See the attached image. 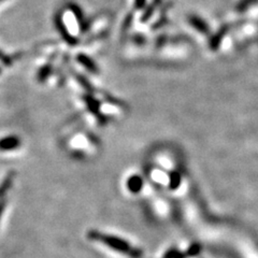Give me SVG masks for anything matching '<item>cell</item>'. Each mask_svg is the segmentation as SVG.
Wrapping results in <instances>:
<instances>
[{"instance_id":"obj_1","label":"cell","mask_w":258,"mask_h":258,"mask_svg":"<svg viewBox=\"0 0 258 258\" xmlns=\"http://www.w3.org/2000/svg\"><path fill=\"white\" fill-rule=\"evenodd\" d=\"M88 237L91 239H96V240H99L103 243H106L107 245H109L110 247H113L116 251L119 252H124L127 254H131L132 253V249L131 246H129L126 242H124L123 240H119L115 237H111V236H106V235H100L97 231H91L88 233Z\"/></svg>"},{"instance_id":"obj_2","label":"cell","mask_w":258,"mask_h":258,"mask_svg":"<svg viewBox=\"0 0 258 258\" xmlns=\"http://www.w3.org/2000/svg\"><path fill=\"white\" fill-rule=\"evenodd\" d=\"M21 147V139L18 136H8L0 139V151L8 152L19 149Z\"/></svg>"},{"instance_id":"obj_3","label":"cell","mask_w":258,"mask_h":258,"mask_svg":"<svg viewBox=\"0 0 258 258\" xmlns=\"http://www.w3.org/2000/svg\"><path fill=\"white\" fill-rule=\"evenodd\" d=\"M14 176H15V173L13 171L6 176V179L4 180L2 185H0V198H3L6 195V192L11 188Z\"/></svg>"},{"instance_id":"obj_4","label":"cell","mask_w":258,"mask_h":258,"mask_svg":"<svg viewBox=\"0 0 258 258\" xmlns=\"http://www.w3.org/2000/svg\"><path fill=\"white\" fill-rule=\"evenodd\" d=\"M78 60L80 61L81 64H83V66H84L87 70H90L91 72H93V74H96V72L98 71V70H97L96 63H95L90 57H88V56L81 54V55L78 56Z\"/></svg>"},{"instance_id":"obj_5","label":"cell","mask_w":258,"mask_h":258,"mask_svg":"<svg viewBox=\"0 0 258 258\" xmlns=\"http://www.w3.org/2000/svg\"><path fill=\"white\" fill-rule=\"evenodd\" d=\"M0 60L4 61L6 64H9L10 63V60H8V57L4 53H2V51H0Z\"/></svg>"},{"instance_id":"obj_6","label":"cell","mask_w":258,"mask_h":258,"mask_svg":"<svg viewBox=\"0 0 258 258\" xmlns=\"http://www.w3.org/2000/svg\"><path fill=\"white\" fill-rule=\"evenodd\" d=\"M5 207H6V204L5 203H0V219H2V215L5 211Z\"/></svg>"},{"instance_id":"obj_7","label":"cell","mask_w":258,"mask_h":258,"mask_svg":"<svg viewBox=\"0 0 258 258\" xmlns=\"http://www.w3.org/2000/svg\"><path fill=\"white\" fill-rule=\"evenodd\" d=\"M145 0H136V6L137 7H141L144 4Z\"/></svg>"},{"instance_id":"obj_8","label":"cell","mask_w":258,"mask_h":258,"mask_svg":"<svg viewBox=\"0 0 258 258\" xmlns=\"http://www.w3.org/2000/svg\"><path fill=\"white\" fill-rule=\"evenodd\" d=\"M2 2H4V0H0V3H2Z\"/></svg>"}]
</instances>
